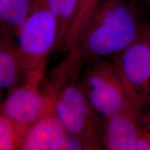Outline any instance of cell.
Here are the masks:
<instances>
[{
    "mask_svg": "<svg viewBox=\"0 0 150 150\" xmlns=\"http://www.w3.org/2000/svg\"><path fill=\"white\" fill-rule=\"evenodd\" d=\"M93 149L91 146L77 135L65 130L55 140L50 150Z\"/></svg>",
    "mask_w": 150,
    "mask_h": 150,
    "instance_id": "5bb4252c",
    "label": "cell"
},
{
    "mask_svg": "<svg viewBox=\"0 0 150 150\" xmlns=\"http://www.w3.org/2000/svg\"><path fill=\"white\" fill-rule=\"evenodd\" d=\"M77 0H47L52 13L55 17L58 27L56 47L63 50L69 29L74 18Z\"/></svg>",
    "mask_w": 150,
    "mask_h": 150,
    "instance_id": "30bf717a",
    "label": "cell"
},
{
    "mask_svg": "<svg viewBox=\"0 0 150 150\" xmlns=\"http://www.w3.org/2000/svg\"><path fill=\"white\" fill-rule=\"evenodd\" d=\"M24 79L25 70L18 46L0 48V93L13 91Z\"/></svg>",
    "mask_w": 150,
    "mask_h": 150,
    "instance_id": "9c48e42d",
    "label": "cell"
},
{
    "mask_svg": "<svg viewBox=\"0 0 150 150\" xmlns=\"http://www.w3.org/2000/svg\"><path fill=\"white\" fill-rule=\"evenodd\" d=\"M79 80L89 102L104 120L131 102L114 61L105 58L89 60L81 69Z\"/></svg>",
    "mask_w": 150,
    "mask_h": 150,
    "instance_id": "277c9868",
    "label": "cell"
},
{
    "mask_svg": "<svg viewBox=\"0 0 150 150\" xmlns=\"http://www.w3.org/2000/svg\"><path fill=\"white\" fill-rule=\"evenodd\" d=\"M42 82L25 79L11 91L1 106V111L11 120L22 134L42 116L51 102L53 93L42 92Z\"/></svg>",
    "mask_w": 150,
    "mask_h": 150,
    "instance_id": "8992f818",
    "label": "cell"
},
{
    "mask_svg": "<svg viewBox=\"0 0 150 150\" xmlns=\"http://www.w3.org/2000/svg\"><path fill=\"white\" fill-rule=\"evenodd\" d=\"M145 33L146 35L149 39V42H150V22H148V23L146 24L145 26Z\"/></svg>",
    "mask_w": 150,
    "mask_h": 150,
    "instance_id": "2e32d148",
    "label": "cell"
},
{
    "mask_svg": "<svg viewBox=\"0 0 150 150\" xmlns=\"http://www.w3.org/2000/svg\"><path fill=\"white\" fill-rule=\"evenodd\" d=\"M147 1H148V3H149L150 4V0H147Z\"/></svg>",
    "mask_w": 150,
    "mask_h": 150,
    "instance_id": "e0dca14e",
    "label": "cell"
},
{
    "mask_svg": "<svg viewBox=\"0 0 150 150\" xmlns=\"http://www.w3.org/2000/svg\"><path fill=\"white\" fill-rule=\"evenodd\" d=\"M54 82V107L65 129L85 140L93 149L104 147V124L86 97L79 80L80 70L59 66Z\"/></svg>",
    "mask_w": 150,
    "mask_h": 150,
    "instance_id": "7a4b0ae2",
    "label": "cell"
},
{
    "mask_svg": "<svg viewBox=\"0 0 150 150\" xmlns=\"http://www.w3.org/2000/svg\"><path fill=\"white\" fill-rule=\"evenodd\" d=\"M102 0H77L76 10L67 33L64 51L68 52L77 40Z\"/></svg>",
    "mask_w": 150,
    "mask_h": 150,
    "instance_id": "8fae6325",
    "label": "cell"
},
{
    "mask_svg": "<svg viewBox=\"0 0 150 150\" xmlns=\"http://www.w3.org/2000/svg\"><path fill=\"white\" fill-rule=\"evenodd\" d=\"M115 57L114 63L129 98L140 110L146 101H150V42L145 27L140 36Z\"/></svg>",
    "mask_w": 150,
    "mask_h": 150,
    "instance_id": "5b68a950",
    "label": "cell"
},
{
    "mask_svg": "<svg viewBox=\"0 0 150 150\" xmlns=\"http://www.w3.org/2000/svg\"><path fill=\"white\" fill-rule=\"evenodd\" d=\"M132 0H102L67 57L80 66L115 56L140 36L146 25Z\"/></svg>",
    "mask_w": 150,
    "mask_h": 150,
    "instance_id": "6da1fadb",
    "label": "cell"
},
{
    "mask_svg": "<svg viewBox=\"0 0 150 150\" xmlns=\"http://www.w3.org/2000/svg\"><path fill=\"white\" fill-rule=\"evenodd\" d=\"M65 130L56 112L53 93L44 114L24 133L20 149L50 150L53 142Z\"/></svg>",
    "mask_w": 150,
    "mask_h": 150,
    "instance_id": "ba28073f",
    "label": "cell"
},
{
    "mask_svg": "<svg viewBox=\"0 0 150 150\" xmlns=\"http://www.w3.org/2000/svg\"><path fill=\"white\" fill-rule=\"evenodd\" d=\"M22 136L14 123L1 111L0 113V150L20 149Z\"/></svg>",
    "mask_w": 150,
    "mask_h": 150,
    "instance_id": "4fadbf2b",
    "label": "cell"
},
{
    "mask_svg": "<svg viewBox=\"0 0 150 150\" xmlns=\"http://www.w3.org/2000/svg\"><path fill=\"white\" fill-rule=\"evenodd\" d=\"M17 36L25 79L43 81L48 56L56 47L58 36L57 22L47 0H32L29 13Z\"/></svg>",
    "mask_w": 150,
    "mask_h": 150,
    "instance_id": "3957f363",
    "label": "cell"
},
{
    "mask_svg": "<svg viewBox=\"0 0 150 150\" xmlns=\"http://www.w3.org/2000/svg\"><path fill=\"white\" fill-rule=\"evenodd\" d=\"M139 110L132 102L105 120L104 147L109 150H136L141 131Z\"/></svg>",
    "mask_w": 150,
    "mask_h": 150,
    "instance_id": "52a82bcc",
    "label": "cell"
},
{
    "mask_svg": "<svg viewBox=\"0 0 150 150\" xmlns=\"http://www.w3.org/2000/svg\"><path fill=\"white\" fill-rule=\"evenodd\" d=\"M32 0H0V20L18 34L29 13Z\"/></svg>",
    "mask_w": 150,
    "mask_h": 150,
    "instance_id": "7c38bea8",
    "label": "cell"
},
{
    "mask_svg": "<svg viewBox=\"0 0 150 150\" xmlns=\"http://www.w3.org/2000/svg\"><path fill=\"white\" fill-rule=\"evenodd\" d=\"M136 150H150V122L141 127Z\"/></svg>",
    "mask_w": 150,
    "mask_h": 150,
    "instance_id": "9a60e30c",
    "label": "cell"
}]
</instances>
